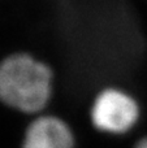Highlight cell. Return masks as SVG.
I'll return each instance as SVG.
<instances>
[{
    "label": "cell",
    "mask_w": 147,
    "mask_h": 148,
    "mask_svg": "<svg viewBox=\"0 0 147 148\" xmlns=\"http://www.w3.org/2000/svg\"><path fill=\"white\" fill-rule=\"evenodd\" d=\"M52 95V70L27 53H14L0 62V100L25 113L42 110Z\"/></svg>",
    "instance_id": "1"
},
{
    "label": "cell",
    "mask_w": 147,
    "mask_h": 148,
    "mask_svg": "<svg viewBox=\"0 0 147 148\" xmlns=\"http://www.w3.org/2000/svg\"><path fill=\"white\" fill-rule=\"evenodd\" d=\"M139 107L128 92L107 88L96 96L91 108V122L102 133L125 134L135 126Z\"/></svg>",
    "instance_id": "2"
},
{
    "label": "cell",
    "mask_w": 147,
    "mask_h": 148,
    "mask_svg": "<svg viewBox=\"0 0 147 148\" xmlns=\"http://www.w3.org/2000/svg\"><path fill=\"white\" fill-rule=\"evenodd\" d=\"M22 148H74V135L63 120L43 116L30 123Z\"/></svg>",
    "instance_id": "3"
},
{
    "label": "cell",
    "mask_w": 147,
    "mask_h": 148,
    "mask_svg": "<svg viewBox=\"0 0 147 148\" xmlns=\"http://www.w3.org/2000/svg\"><path fill=\"white\" fill-rule=\"evenodd\" d=\"M135 148H147V136L141 139V140L135 144Z\"/></svg>",
    "instance_id": "4"
}]
</instances>
